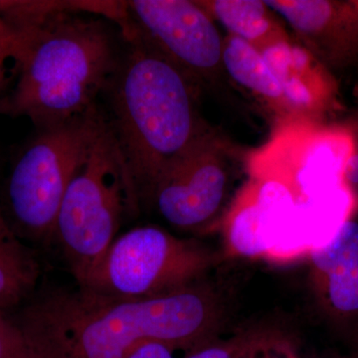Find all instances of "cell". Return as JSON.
I'll return each mask as SVG.
<instances>
[{
	"mask_svg": "<svg viewBox=\"0 0 358 358\" xmlns=\"http://www.w3.org/2000/svg\"><path fill=\"white\" fill-rule=\"evenodd\" d=\"M219 315L215 296L201 282L145 299L76 285L37 289L10 320L30 358H124L147 341L192 350L208 341Z\"/></svg>",
	"mask_w": 358,
	"mask_h": 358,
	"instance_id": "cell-1",
	"label": "cell"
},
{
	"mask_svg": "<svg viewBox=\"0 0 358 358\" xmlns=\"http://www.w3.org/2000/svg\"><path fill=\"white\" fill-rule=\"evenodd\" d=\"M83 6L44 2L30 23L13 29L17 76L0 113L28 117L42 129L99 106L121 63L124 37L112 20L79 14Z\"/></svg>",
	"mask_w": 358,
	"mask_h": 358,
	"instance_id": "cell-2",
	"label": "cell"
},
{
	"mask_svg": "<svg viewBox=\"0 0 358 358\" xmlns=\"http://www.w3.org/2000/svg\"><path fill=\"white\" fill-rule=\"evenodd\" d=\"M122 34L126 47L101 109L141 209L164 167L208 126L199 115V85L128 23Z\"/></svg>",
	"mask_w": 358,
	"mask_h": 358,
	"instance_id": "cell-3",
	"label": "cell"
},
{
	"mask_svg": "<svg viewBox=\"0 0 358 358\" xmlns=\"http://www.w3.org/2000/svg\"><path fill=\"white\" fill-rule=\"evenodd\" d=\"M140 211L126 162L103 114L61 202L52 239L77 285L102 260L124 219Z\"/></svg>",
	"mask_w": 358,
	"mask_h": 358,
	"instance_id": "cell-4",
	"label": "cell"
},
{
	"mask_svg": "<svg viewBox=\"0 0 358 358\" xmlns=\"http://www.w3.org/2000/svg\"><path fill=\"white\" fill-rule=\"evenodd\" d=\"M101 106L38 131L16 157L7 179V221L32 242L53 239L61 202L102 122Z\"/></svg>",
	"mask_w": 358,
	"mask_h": 358,
	"instance_id": "cell-5",
	"label": "cell"
},
{
	"mask_svg": "<svg viewBox=\"0 0 358 358\" xmlns=\"http://www.w3.org/2000/svg\"><path fill=\"white\" fill-rule=\"evenodd\" d=\"M213 261L210 250L197 240L141 226L115 238L78 286L119 298H155L199 284Z\"/></svg>",
	"mask_w": 358,
	"mask_h": 358,
	"instance_id": "cell-6",
	"label": "cell"
},
{
	"mask_svg": "<svg viewBox=\"0 0 358 358\" xmlns=\"http://www.w3.org/2000/svg\"><path fill=\"white\" fill-rule=\"evenodd\" d=\"M236 152L207 127L171 160L152 188L150 205L176 229L206 232L222 218Z\"/></svg>",
	"mask_w": 358,
	"mask_h": 358,
	"instance_id": "cell-7",
	"label": "cell"
},
{
	"mask_svg": "<svg viewBox=\"0 0 358 358\" xmlns=\"http://www.w3.org/2000/svg\"><path fill=\"white\" fill-rule=\"evenodd\" d=\"M126 22L197 84L223 69L224 37L196 1L133 0Z\"/></svg>",
	"mask_w": 358,
	"mask_h": 358,
	"instance_id": "cell-8",
	"label": "cell"
},
{
	"mask_svg": "<svg viewBox=\"0 0 358 358\" xmlns=\"http://www.w3.org/2000/svg\"><path fill=\"white\" fill-rule=\"evenodd\" d=\"M287 21L307 50L327 68L341 70L358 63V14L350 1L267 0Z\"/></svg>",
	"mask_w": 358,
	"mask_h": 358,
	"instance_id": "cell-9",
	"label": "cell"
},
{
	"mask_svg": "<svg viewBox=\"0 0 358 358\" xmlns=\"http://www.w3.org/2000/svg\"><path fill=\"white\" fill-rule=\"evenodd\" d=\"M322 310L341 333L358 327V218L353 214L326 244L308 254Z\"/></svg>",
	"mask_w": 358,
	"mask_h": 358,
	"instance_id": "cell-10",
	"label": "cell"
},
{
	"mask_svg": "<svg viewBox=\"0 0 358 358\" xmlns=\"http://www.w3.org/2000/svg\"><path fill=\"white\" fill-rule=\"evenodd\" d=\"M262 56L296 117L322 122L336 103V80L303 46L291 41L270 47Z\"/></svg>",
	"mask_w": 358,
	"mask_h": 358,
	"instance_id": "cell-11",
	"label": "cell"
},
{
	"mask_svg": "<svg viewBox=\"0 0 358 358\" xmlns=\"http://www.w3.org/2000/svg\"><path fill=\"white\" fill-rule=\"evenodd\" d=\"M38 253L18 236L0 209V312L21 307L39 288Z\"/></svg>",
	"mask_w": 358,
	"mask_h": 358,
	"instance_id": "cell-12",
	"label": "cell"
},
{
	"mask_svg": "<svg viewBox=\"0 0 358 358\" xmlns=\"http://www.w3.org/2000/svg\"><path fill=\"white\" fill-rule=\"evenodd\" d=\"M228 35L246 42L257 51L291 41L288 33L265 1L258 0H203L196 1Z\"/></svg>",
	"mask_w": 358,
	"mask_h": 358,
	"instance_id": "cell-13",
	"label": "cell"
},
{
	"mask_svg": "<svg viewBox=\"0 0 358 358\" xmlns=\"http://www.w3.org/2000/svg\"><path fill=\"white\" fill-rule=\"evenodd\" d=\"M222 67L239 86L255 96L275 120L296 117L279 82L262 54L237 37H224Z\"/></svg>",
	"mask_w": 358,
	"mask_h": 358,
	"instance_id": "cell-14",
	"label": "cell"
},
{
	"mask_svg": "<svg viewBox=\"0 0 358 358\" xmlns=\"http://www.w3.org/2000/svg\"><path fill=\"white\" fill-rule=\"evenodd\" d=\"M16 47L17 35L13 29L10 34L0 37V103L8 96L10 83L17 76Z\"/></svg>",
	"mask_w": 358,
	"mask_h": 358,
	"instance_id": "cell-15",
	"label": "cell"
},
{
	"mask_svg": "<svg viewBox=\"0 0 358 358\" xmlns=\"http://www.w3.org/2000/svg\"><path fill=\"white\" fill-rule=\"evenodd\" d=\"M0 358H30L22 336L13 320L0 312Z\"/></svg>",
	"mask_w": 358,
	"mask_h": 358,
	"instance_id": "cell-16",
	"label": "cell"
},
{
	"mask_svg": "<svg viewBox=\"0 0 358 358\" xmlns=\"http://www.w3.org/2000/svg\"><path fill=\"white\" fill-rule=\"evenodd\" d=\"M243 345L230 343H210L209 341L192 348L185 358H238L246 350Z\"/></svg>",
	"mask_w": 358,
	"mask_h": 358,
	"instance_id": "cell-17",
	"label": "cell"
},
{
	"mask_svg": "<svg viewBox=\"0 0 358 358\" xmlns=\"http://www.w3.org/2000/svg\"><path fill=\"white\" fill-rule=\"evenodd\" d=\"M352 134V145L343 167V179L345 187L358 203V134Z\"/></svg>",
	"mask_w": 358,
	"mask_h": 358,
	"instance_id": "cell-18",
	"label": "cell"
},
{
	"mask_svg": "<svg viewBox=\"0 0 358 358\" xmlns=\"http://www.w3.org/2000/svg\"><path fill=\"white\" fill-rule=\"evenodd\" d=\"M176 348L160 341H147L136 346L124 358H174Z\"/></svg>",
	"mask_w": 358,
	"mask_h": 358,
	"instance_id": "cell-19",
	"label": "cell"
},
{
	"mask_svg": "<svg viewBox=\"0 0 358 358\" xmlns=\"http://www.w3.org/2000/svg\"><path fill=\"white\" fill-rule=\"evenodd\" d=\"M350 346V355L348 358H358V327L345 334Z\"/></svg>",
	"mask_w": 358,
	"mask_h": 358,
	"instance_id": "cell-20",
	"label": "cell"
},
{
	"mask_svg": "<svg viewBox=\"0 0 358 358\" xmlns=\"http://www.w3.org/2000/svg\"><path fill=\"white\" fill-rule=\"evenodd\" d=\"M11 32H13V28L9 27L6 21L2 20L1 16H0V37L6 36Z\"/></svg>",
	"mask_w": 358,
	"mask_h": 358,
	"instance_id": "cell-21",
	"label": "cell"
},
{
	"mask_svg": "<svg viewBox=\"0 0 358 358\" xmlns=\"http://www.w3.org/2000/svg\"><path fill=\"white\" fill-rule=\"evenodd\" d=\"M258 355V352H253L246 350L238 358H259L258 355Z\"/></svg>",
	"mask_w": 358,
	"mask_h": 358,
	"instance_id": "cell-22",
	"label": "cell"
},
{
	"mask_svg": "<svg viewBox=\"0 0 358 358\" xmlns=\"http://www.w3.org/2000/svg\"><path fill=\"white\" fill-rule=\"evenodd\" d=\"M260 358H291L288 357V355H285V357H282V355H280V357H275V355H265L264 357Z\"/></svg>",
	"mask_w": 358,
	"mask_h": 358,
	"instance_id": "cell-23",
	"label": "cell"
},
{
	"mask_svg": "<svg viewBox=\"0 0 358 358\" xmlns=\"http://www.w3.org/2000/svg\"><path fill=\"white\" fill-rule=\"evenodd\" d=\"M352 2V6L355 7V11L358 14V0H350Z\"/></svg>",
	"mask_w": 358,
	"mask_h": 358,
	"instance_id": "cell-24",
	"label": "cell"
}]
</instances>
